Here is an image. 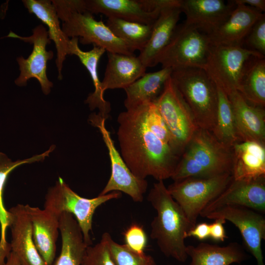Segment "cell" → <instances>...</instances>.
Wrapping results in <instances>:
<instances>
[{
    "instance_id": "1",
    "label": "cell",
    "mask_w": 265,
    "mask_h": 265,
    "mask_svg": "<svg viewBox=\"0 0 265 265\" xmlns=\"http://www.w3.org/2000/svg\"><path fill=\"white\" fill-rule=\"evenodd\" d=\"M120 154L136 177L171 178L181 153L154 102L126 109L117 118Z\"/></svg>"
},
{
    "instance_id": "2",
    "label": "cell",
    "mask_w": 265,
    "mask_h": 265,
    "mask_svg": "<svg viewBox=\"0 0 265 265\" xmlns=\"http://www.w3.org/2000/svg\"><path fill=\"white\" fill-rule=\"evenodd\" d=\"M147 200L157 212L151 223L150 237L156 240L164 256L185 262L188 256L185 240L193 227L169 193L163 181L154 184Z\"/></svg>"
},
{
    "instance_id": "3",
    "label": "cell",
    "mask_w": 265,
    "mask_h": 265,
    "mask_svg": "<svg viewBox=\"0 0 265 265\" xmlns=\"http://www.w3.org/2000/svg\"><path fill=\"white\" fill-rule=\"evenodd\" d=\"M232 153L213 133L198 128L185 147L171 177L174 181L189 177L210 178L232 174Z\"/></svg>"
},
{
    "instance_id": "4",
    "label": "cell",
    "mask_w": 265,
    "mask_h": 265,
    "mask_svg": "<svg viewBox=\"0 0 265 265\" xmlns=\"http://www.w3.org/2000/svg\"><path fill=\"white\" fill-rule=\"evenodd\" d=\"M62 30L69 37H77L83 45L92 44L109 53L134 55L135 50L116 37L102 20L97 21L86 10L84 0H53Z\"/></svg>"
},
{
    "instance_id": "5",
    "label": "cell",
    "mask_w": 265,
    "mask_h": 265,
    "mask_svg": "<svg viewBox=\"0 0 265 265\" xmlns=\"http://www.w3.org/2000/svg\"><path fill=\"white\" fill-rule=\"evenodd\" d=\"M171 78L198 127L213 133L218 106L217 89L214 81L199 68L173 70Z\"/></svg>"
},
{
    "instance_id": "6",
    "label": "cell",
    "mask_w": 265,
    "mask_h": 265,
    "mask_svg": "<svg viewBox=\"0 0 265 265\" xmlns=\"http://www.w3.org/2000/svg\"><path fill=\"white\" fill-rule=\"evenodd\" d=\"M212 46L206 33L184 23L177 26L168 44L156 57L155 66L160 63L172 71L204 69Z\"/></svg>"
},
{
    "instance_id": "7",
    "label": "cell",
    "mask_w": 265,
    "mask_h": 265,
    "mask_svg": "<svg viewBox=\"0 0 265 265\" xmlns=\"http://www.w3.org/2000/svg\"><path fill=\"white\" fill-rule=\"evenodd\" d=\"M121 195L120 192L112 191L93 198H83L59 177L55 185L49 189L46 195L44 208L58 217L63 212L72 214L81 230L85 242L91 245L90 232L95 210L104 203L119 198Z\"/></svg>"
},
{
    "instance_id": "8",
    "label": "cell",
    "mask_w": 265,
    "mask_h": 265,
    "mask_svg": "<svg viewBox=\"0 0 265 265\" xmlns=\"http://www.w3.org/2000/svg\"><path fill=\"white\" fill-rule=\"evenodd\" d=\"M232 179L230 173L210 178L189 177L174 181L167 188L194 227L202 211L223 192Z\"/></svg>"
},
{
    "instance_id": "9",
    "label": "cell",
    "mask_w": 265,
    "mask_h": 265,
    "mask_svg": "<svg viewBox=\"0 0 265 265\" xmlns=\"http://www.w3.org/2000/svg\"><path fill=\"white\" fill-rule=\"evenodd\" d=\"M253 56L265 57L241 46L212 45L203 69L228 95L238 91L245 64Z\"/></svg>"
},
{
    "instance_id": "10",
    "label": "cell",
    "mask_w": 265,
    "mask_h": 265,
    "mask_svg": "<svg viewBox=\"0 0 265 265\" xmlns=\"http://www.w3.org/2000/svg\"><path fill=\"white\" fill-rule=\"evenodd\" d=\"M155 102L178 150L182 154L198 127L171 76Z\"/></svg>"
},
{
    "instance_id": "11",
    "label": "cell",
    "mask_w": 265,
    "mask_h": 265,
    "mask_svg": "<svg viewBox=\"0 0 265 265\" xmlns=\"http://www.w3.org/2000/svg\"><path fill=\"white\" fill-rule=\"evenodd\" d=\"M106 120L99 113H95L91 114L89 118L90 124L98 128L101 132L110 161V177L99 195H105L112 191L123 192L134 202H141L147 189L148 182L145 179L136 177L131 171L116 149L110 132L106 128Z\"/></svg>"
},
{
    "instance_id": "12",
    "label": "cell",
    "mask_w": 265,
    "mask_h": 265,
    "mask_svg": "<svg viewBox=\"0 0 265 265\" xmlns=\"http://www.w3.org/2000/svg\"><path fill=\"white\" fill-rule=\"evenodd\" d=\"M211 219L222 218L239 230L248 251L257 265H265L262 241L265 239V218L263 214L244 207L225 206L203 215Z\"/></svg>"
},
{
    "instance_id": "13",
    "label": "cell",
    "mask_w": 265,
    "mask_h": 265,
    "mask_svg": "<svg viewBox=\"0 0 265 265\" xmlns=\"http://www.w3.org/2000/svg\"><path fill=\"white\" fill-rule=\"evenodd\" d=\"M6 37L19 39L32 44L33 47L27 58L23 56L17 58L20 74L15 80L16 84L25 86L29 79L35 78L39 82L43 93L48 94L53 84L47 78V63L52 59L53 53L46 51V46L51 43V40L46 28L42 25L36 26L32 30V34L28 37L19 36L11 31Z\"/></svg>"
},
{
    "instance_id": "14",
    "label": "cell",
    "mask_w": 265,
    "mask_h": 265,
    "mask_svg": "<svg viewBox=\"0 0 265 265\" xmlns=\"http://www.w3.org/2000/svg\"><path fill=\"white\" fill-rule=\"evenodd\" d=\"M225 206L244 207L265 212V177L254 180H234L211 202L200 216Z\"/></svg>"
},
{
    "instance_id": "15",
    "label": "cell",
    "mask_w": 265,
    "mask_h": 265,
    "mask_svg": "<svg viewBox=\"0 0 265 265\" xmlns=\"http://www.w3.org/2000/svg\"><path fill=\"white\" fill-rule=\"evenodd\" d=\"M8 211L12 238L11 250L21 265H47L35 244L25 205L17 204Z\"/></svg>"
},
{
    "instance_id": "16",
    "label": "cell",
    "mask_w": 265,
    "mask_h": 265,
    "mask_svg": "<svg viewBox=\"0 0 265 265\" xmlns=\"http://www.w3.org/2000/svg\"><path fill=\"white\" fill-rule=\"evenodd\" d=\"M235 4V8L227 19L207 34L212 45L242 46L253 25L264 14L252 7Z\"/></svg>"
},
{
    "instance_id": "17",
    "label": "cell",
    "mask_w": 265,
    "mask_h": 265,
    "mask_svg": "<svg viewBox=\"0 0 265 265\" xmlns=\"http://www.w3.org/2000/svg\"><path fill=\"white\" fill-rule=\"evenodd\" d=\"M236 132L239 141L265 143L264 108L249 104L238 91L229 93Z\"/></svg>"
},
{
    "instance_id": "18",
    "label": "cell",
    "mask_w": 265,
    "mask_h": 265,
    "mask_svg": "<svg viewBox=\"0 0 265 265\" xmlns=\"http://www.w3.org/2000/svg\"><path fill=\"white\" fill-rule=\"evenodd\" d=\"M181 0L180 8L186 16L185 23L209 33L222 23L235 8L233 1Z\"/></svg>"
},
{
    "instance_id": "19",
    "label": "cell",
    "mask_w": 265,
    "mask_h": 265,
    "mask_svg": "<svg viewBox=\"0 0 265 265\" xmlns=\"http://www.w3.org/2000/svg\"><path fill=\"white\" fill-rule=\"evenodd\" d=\"M86 10L130 22L153 25L162 9L150 11L144 0H84Z\"/></svg>"
},
{
    "instance_id": "20",
    "label": "cell",
    "mask_w": 265,
    "mask_h": 265,
    "mask_svg": "<svg viewBox=\"0 0 265 265\" xmlns=\"http://www.w3.org/2000/svg\"><path fill=\"white\" fill-rule=\"evenodd\" d=\"M30 220L36 247L47 265H52L55 256L59 231V218L44 208L25 205Z\"/></svg>"
},
{
    "instance_id": "21",
    "label": "cell",
    "mask_w": 265,
    "mask_h": 265,
    "mask_svg": "<svg viewBox=\"0 0 265 265\" xmlns=\"http://www.w3.org/2000/svg\"><path fill=\"white\" fill-rule=\"evenodd\" d=\"M180 2L162 9L153 24L150 39L138 56L146 68L155 66L156 57L170 42L182 13Z\"/></svg>"
},
{
    "instance_id": "22",
    "label": "cell",
    "mask_w": 265,
    "mask_h": 265,
    "mask_svg": "<svg viewBox=\"0 0 265 265\" xmlns=\"http://www.w3.org/2000/svg\"><path fill=\"white\" fill-rule=\"evenodd\" d=\"M265 143L238 141L231 147L232 175L234 180L265 177Z\"/></svg>"
},
{
    "instance_id": "23",
    "label": "cell",
    "mask_w": 265,
    "mask_h": 265,
    "mask_svg": "<svg viewBox=\"0 0 265 265\" xmlns=\"http://www.w3.org/2000/svg\"><path fill=\"white\" fill-rule=\"evenodd\" d=\"M108 62L101 81L107 89H125L145 74L146 68L138 56L107 52Z\"/></svg>"
},
{
    "instance_id": "24",
    "label": "cell",
    "mask_w": 265,
    "mask_h": 265,
    "mask_svg": "<svg viewBox=\"0 0 265 265\" xmlns=\"http://www.w3.org/2000/svg\"><path fill=\"white\" fill-rule=\"evenodd\" d=\"M28 12L34 14L48 27L49 39L55 45L57 56L55 63L58 72V79H62V69L66 56L69 54L68 38L62 30L59 18L52 0H24L22 1Z\"/></svg>"
},
{
    "instance_id": "25",
    "label": "cell",
    "mask_w": 265,
    "mask_h": 265,
    "mask_svg": "<svg viewBox=\"0 0 265 265\" xmlns=\"http://www.w3.org/2000/svg\"><path fill=\"white\" fill-rule=\"evenodd\" d=\"M78 41L79 38L77 37L70 39L69 54L76 55L78 57L81 63L88 70L92 80L94 91L89 94L85 103L88 105L91 110L98 108L99 114L107 119L111 110L110 104L104 98V92L102 88V83L98 72L99 61L106 51L102 48L93 45L92 50L84 52L79 48Z\"/></svg>"
},
{
    "instance_id": "26",
    "label": "cell",
    "mask_w": 265,
    "mask_h": 265,
    "mask_svg": "<svg viewBox=\"0 0 265 265\" xmlns=\"http://www.w3.org/2000/svg\"><path fill=\"white\" fill-rule=\"evenodd\" d=\"M186 253L191 259L189 265H230L249 258L243 248L236 242L223 246L206 242L186 245Z\"/></svg>"
},
{
    "instance_id": "27",
    "label": "cell",
    "mask_w": 265,
    "mask_h": 265,
    "mask_svg": "<svg viewBox=\"0 0 265 265\" xmlns=\"http://www.w3.org/2000/svg\"><path fill=\"white\" fill-rule=\"evenodd\" d=\"M62 245L53 265H81L86 247L81 230L75 217L63 212L59 218Z\"/></svg>"
},
{
    "instance_id": "28",
    "label": "cell",
    "mask_w": 265,
    "mask_h": 265,
    "mask_svg": "<svg viewBox=\"0 0 265 265\" xmlns=\"http://www.w3.org/2000/svg\"><path fill=\"white\" fill-rule=\"evenodd\" d=\"M52 145L44 153L30 158L11 160L4 153L0 152V265H4L6 259L11 252L10 243L7 240L6 232L9 226V213L4 205L3 193L4 186L9 174L18 166L25 164L43 160L53 151Z\"/></svg>"
},
{
    "instance_id": "29",
    "label": "cell",
    "mask_w": 265,
    "mask_h": 265,
    "mask_svg": "<svg viewBox=\"0 0 265 265\" xmlns=\"http://www.w3.org/2000/svg\"><path fill=\"white\" fill-rule=\"evenodd\" d=\"M172 70L167 68L146 73L124 89L126 109L146 102L155 101L161 93Z\"/></svg>"
},
{
    "instance_id": "30",
    "label": "cell",
    "mask_w": 265,
    "mask_h": 265,
    "mask_svg": "<svg viewBox=\"0 0 265 265\" xmlns=\"http://www.w3.org/2000/svg\"><path fill=\"white\" fill-rule=\"evenodd\" d=\"M250 104L265 106V57L253 56L246 62L238 91Z\"/></svg>"
},
{
    "instance_id": "31",
    "label": "cell",
    "mask_w": 265,
    "mask_h": 265,
    "mask_svg": "<svg viewBox=\"0 0 265 265\" xmlns=\"http://www.w3.org/2000/svg\"><path fill=\"white\" fill-rule=\"evenodd\" d=\"M106 25L116 37L139 52L148 42L153 26L115 18H107Z\"/></svg>"
},
{
    "instance_id": "32",
    "label": "cell",
    "mask_w": 265,
    "mask_h": 265,
    "mask_svg": "<svg viewBox=\"0 0 265 265\" xmlns=\"http://www.w3.org/2000/svg\"><path fill=\"white\" fill-rule=\"evenodd\" d=\"M218 106L213 134L221 143L231 148L239 141L235 126L232 106L227 94L217 86Z\"/></svg>"
},
{
    "instance_id": "33",
    "label": "cell",
    "mask_w": 265,
    "mask_h": 265,
    "mask_svg": "<svg viewBox=\"0 0 265 265\" xmlns=\"http://www.w3.org/2000/svg\"><path fill=\"white\" fill-rule=\"evenodd\" d=\"M107 242L111 257L115 265H157L153 257L145 252L132 251L125 244L115 242L109 234Z\"/></svg>"
},
{
    "instance_id": "34",
    "label": "cell",
    "mask_w": 265,
    "mask_h": 265,
    "mask_svg": "<svg viewBox=\"0 0 265 265\" xmlns=\"http://www.w3.org/2000/svg\"><path fill=\"white\" fill-rule=\"evenodd\" d=\"M108 235L107 232L104 233L98 243L86 247L81 265H115L108 248Z\"/></svg>"
},
{
    "instance_id": "35",
    "label": "cell",
    "mask_w": 265,
    "mask_h": 265,
    "mask_svg": "<svg viewBox=\"0 0 265 265\" xmlns=\"http://www.w3.org/2000/svg\"><path fill=\"white\" fill-rule=\"evenodd\" d=\"M245 39L248 49L263 56L265 54V15L260 17L253 25Z\"/></svg>"
},
{
    "instance_id": "36",
    "label": "cell",
    "mask_w": 265,
    "mask_h": 265,
    "mask_svg": "<svg viewBox=\"0 0 265 265\" xmlns=\"http://www.w3.org/2000/svg\"><path fill=\"white\" fill-rule=\"evenodd\" d=\"M125 245L137 253H143L146 247L147 238L146 233L140 225L134 223L123 233Z\"/></svg>"
},
{
    "instance_id": "37",
    "label": "cell",
    "mask_w": 265,
    "mask_h": 265,
    "mask_svg": "<svg viewBox=\"0 0 265 265\" xmlns=\"http://www.w3.org/2000/svg\"><path fill=\"white\" fill-rule=\"evenodd\" d=\"M226 220L217 218L210 224V237L215 241H224L227 238L225 233L224 224Z\"/></svg>"
},
{
    "instance_id": "38",
    "label": "cell",
    "mask_w": 265,
    "mask_h": 265,
    "mask_svg": "<svg viewBox=\"0 0 265 265\" xmlns=\"http://www.w3.org/2000/svg\"><path fill=\"white\" fill-rule=\"evenodd\" d=\"M187 238L193 237L200 240H204L210 237V224L202 222L196 224L187 234Z\"/></svg>"
},
{
    "instance_id": "39",
    "label": "cell",
    "mask_w": 265,
    "mask_h": 265,
    "mask_svg": "<svg viewBox=\"0 0 265 265\" xmlns=\"http://www.w3.org/2000/svg\"><path fill=\"white\" fill-rule=\"evenodd\" d=\"M235 3L244 4L254 8L263 13L265 11V0H236Z\"/></svg>"
},
{
    "instance_id": "40",
    "label": "cell",
    "mask_w": 265,
    "mask_h": 265,
    "mask_svg": "<svg viewBox=\"0 0 265 265\" xmlns=\"http://www.w3.org/2000/svg\"><path fill=\"white\" fill-rule=\"evenodd\" d=\"M4 265H21L17 256L11 252L6 259Z\"/></svg>"
}]
</instances>
